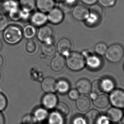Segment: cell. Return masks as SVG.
<instances>
[{"label": "cell", "mask_w": 124, "mask_h": 124, "mask_svg": "<svg viewBox=\"0 0 124 124\" xmlns=\"http://www.w3.org/2000/svg\"><path fill=\"white\" fill-rule=\"evenodd\" d=\"M3 37L6 43L10 45H15L18 43L23 39V31L18 26L9 25L3 30Z\"/></svg>", "instance_id": "1"}, {"label": "cell", "mask_w": 124, "mask_h": 124, "mask_svg": "<svg viewBox=\"0 0 124 124\" xmlns=\"http://www.w3.org/2000/svg\"><path fill=\"white\" fill-rule=\"evenodd\" d=\"M65 62L69 69L74 71L80 70L86 64L84 56L77 52L70 53L67 56Z\"/></svg>", "instance_id": "2"}, {"label": "cell", "mask_w": 124, "mask_h": 124, "mask_svg": "<svg viewBox=\"0 0 124 124\" xmlns=\"http://www.w3.org/2000/svg\"><path fill=\"white\" fill-rule=\"evenodd\" d=\"M89 17L86 19V23L89 26H93L99 23L103 15V9L100 5L94 4L89 8Z\"/></svg>", "instance_id": "3"}, {"label": "cell", "mask_w": 124, "mask_h": 124, "mask_svg": "<svg viewBox=\"0 0 124 124\" xmlns=\"http://www.w3.org/2000/svg\"><path fill=\"white\" fill-rule=\"evenodd\" d=\"M124 55L123 47L119 44H114L107 49L106 53V59L110 62L118 63L123 59Z\"/></svg>", "instance_id": "4"}, {"label": "cell", "mask_w": 124, "mask_h": 124, "mask_svg": "<svg viewBox=\"0 0 124 124\" xmlns=\"http://www.w3.org/2000/svg\"><path fill=\"white\" fill-rule=\"evenodd\" d=\"M82 55L85 59L86 64L89 69L95 70L101 67L102 61L97 55H93L90 52L86 51L82 52Z\"/></svg>", "instance_id": "5"}, {"label": "cell", "mask_w": 124, "mask_h": 124, "mask_svg": "<svg viewBox=\"0 0 124 124\" xmlns=\"http://www.w3.org/2000/svg\"><path fill=\"white\" fill-rule=\"evenodd\" d=\"M109 102L114 107L124 108V90L116 89L112 91L110 94Z\"/></svg>", "instance_id": "6"}, {"label": "cell", "mask_w": 124, "mask_h": 124, "mask_svg": "<svg viewBox=\"0 0 124 124\" xmlns=\"http://www.w3.org/2000/svg\"><path fill=\"white\" fill-rule=\"evenodd\" d=\"M37 38L42 42H52L53 36V31L48 25H43L40 27L37 32Z\"/></svg>", "instance_id": "7"}, {"label": "cell", "mask_w": 124, "mask_h": 124, "mask_svg": "<svg viewBox=\"0 0 124 124\" xmlns=\"http://www.w3.org/2000/svg\"><path fill=\"white\" fill-rule=\"evenodd\" d=\"M58 102V97L54 93H47L42 98V105L47 110L55 108Z\"/></svg>", "instance_id": "8"}, {"label": "cell", "mask_w": 124, "mask_h": 124, "mask_svg": "<svg viewBox=\"0 0 124 124\" xmlns=\"http://www.w3.org/2000/svg\"><path fill=\"white\" fill-rule=\"evenodd\" d=\"M48 20L51 23L57 25L61 23L63 20L64 13L58 8H54L48 12Z\"/></svg>", "instance_id": "9"}, {"label": "cell", "mask_w": 124, "mask_h": 124, "mask_svg": "<svg viewBox=\"0 0 124 124\" xmlns=\"http://www.w3.org/2000/svg\"><path fill=\"white\" fill-rule=\"evenodd\" d=\"M72 14L74 18L77 20H85L89 17V9L83 5H77L74 7Z\"/></svg>", "instance_id": "10"}, {"label": "cell", "mask_w": 124, "mask_h": 124, "mask_svg": "<svg viewBox=\"0 0 124 124\" xmlns=\"http://www.w3.org/2000/svg\"><path fill=\"white\" fill-rule=\"evenodd\" d=\"M71 48V43L68 38H63L61 39L57 42V50L60 54L66 56L70 53Z\"/></svg>", "instance_id": "11"}, {"label": "cell", "mask_w": 124, "mask_h": 124, "mask_svg": "<svg viewBox=\"0 0 124 124\" xmlns=\"http://www.w3.org/2000/svg\"><path fill=\"white\" fill-rule=\"evenodd\" d=\"M65 60L63 55L58 54L52 59L50 62V67L54 72H60L65 67Z\"/></svg>", "instance_id": "12"}, {"label": "cell", "mask_w": 124, "mask_h": 124, "mask_svg": "<svg viewBox=\"0 0 124 124\" xmlns=\"http://www.w3.org/2000/svg\"><path fill=\"white\" fill-rule=\"evenodd\" d=\"M47 21V15L40 11L34 13L31 17V23L35 27H41L45 25Z\"/></svg>", "instance_id": "13"}, {"label": "cell", "mask_w": 124, "mask_h": 124, "mask_svg": "<svg viewBox=\"0 0 124 124\" xmlns=\"http://www.w3.org/2000/svg\"><path fill=\"white\" fill-rule=\"evenodd\" d=\"M57 81L53 78L48 77L45 78L41 83L42 90L45 93H54L56 92Z\"/></svg>", "instance_id": "14"}, {"label": "cell", "mask_w": 124, "mask_h": 124, "mask_svg": "<svg viewBox=\"0 0 124 124\" xmlns=\"http://www.w3.org/2000/svg\"><path fill=\"white\" fill-rule=\"evenodd\" d=\"M36 5L40 12L45 13L54 8V0H37Z\"/></svg>", "instance_id": "15"}, {"label": "cell", "mask_w": 124, "mask_h": 124, "mask_svg": "<svg viewBox=\"0 0 124 124\" xmlns=\"http://www.w3.org/2000/svg\"><path fill=\"white\" fill-rule=\"evenodd\" d=\"M76 88L79 93L89 94L91 91V84L88 79L82 78L77 81L76 84Z\"/></svg>", "instance_id": "16"}, {"label": "cell", "mask_w": 124, "mask_h": 124, "mask_svg": "<svg viewBox=\"0 0 124 124\" xmlns=\"http://www.w3.org/2000/svg\"><path fill=\"white\" fill-rule=\"evenodd\" d=\"M100 118L99 111L96 109H92L86 114L85 122L86 124H98Z\"/></svg>", "instance_id": "17"}, {"label": "cell", "mask_w": 124, "mask_h": 124, "mask_svg": "<svg viewBox=\"0 0 124 124\" xmlns=\"http://www.w3.org/2000/svg\"><path fill=\"white\" fill-rule=\"evenodd\" d=\"M76 106L79 111L85 112L88 111L91 106V102L89 98L85 96L79 97L76 100Z\"/></svg>", "instance_id": "18"}, {"label": "cell", "mask_w": 124, "mask_h": 124, "mask_svg": "<svg viewBox=\"0 0 124 124\" xmlns=\"http://www.w3.org/2000/svg\"><path fill=\"white\" fill-rule=\"evenodd\" d=\"M107 116L109 119L114 122H118L123 117V111L119 108H111L107 110Z\"/></svg>", "instance_id": "19"}, {"label": "cell", "mask_w": 124, "mask_h": 124, "mask_svg": "<svg viewBox=\"0 0 124 124\" xmlns=\"http://www.w3.org/2000/svg\"><path fill=\"white\" fill-rule=\"evenodd\" d=\"M93 101L94 105L99 108H106L110 102L108 97L105 94L97 95Z\"/></svg>", "instance_id": "20"}, {"label": "cell", "mask_w": 124, "mask_h": 124, "mask_svg": "<svg viewBox=\"0 0 124 124\" xmlns=\"http://www.w3.org/2000/svg\"><path fill=\"white\" fill-rule=\"evenodd\" d=\"M42 53L45 55L52 57L55 55L56 47L53 41L44 42L41 46Z\"/></svg>", "instance_id": "21"}, {"label": "cell", "mask_w": 124, "mask_h": 124, "mask_svg": "<svg viewBox=\"0 0 124 124\" xmlns=\"http://www.w3.org/2000/svg\"><path fill=\"white\" fill-rule=\"evenodd\" d=\"M49 115L47 109L43 107L36 108L34 111L33 114L37 122H42L45 121L47 119Z\"/></svg>", "instance_id": "22"}, {"label": "cell", "mask_w": 124, "mask_h": 124, "mask_svg": "<svg viewBox=\"0 0 124 124\" xmlns=\"http://www.w3.org/2000/svg\"><path fill=\"white\" fill-rule=\"evenodd\" d=\"M101 86L102 92L111 93L114 90L115 84L112 79L106 78L101 80Z\"/></svg>", "instance_id": "23"}, {"label": "cell", "mask_w": 124, "mask_h": 124, "mask_svg": "<svg viewBox=\"0 0 124 124\" xmlns=\"http://www.w3.org/2000/svg\"><path fill=\"white\" fill-rule=\"evenodd\" d=\"M70 88V84L65 79L57 81L56 85V91L61 94H65L69 92Z\"/></svg>", "instance_id": "24"}, {"label": "cell", "mask_w": 124, "mask_h": 124, "mask_svg": "<svg viewBox=\"0 0 124 124\" xmlns=\"http://www.w3.org/2000/svg\"><path fill=\"white\" fill-rule=\"evenodd\" d=\"M19 4L23 11L30 12L35 8L36 1L35 0H20Z\"/></svg>", "instance_id": "25"}, {"label": "cell", "mask_w": 124, "mask_h": 124, "mask_svg": "<svg viewBox=\"0 0 124 124\" xmlns=\"http://www.w3.org/2000/svg\"><path fill=\"white\" fill-rule=\"evenodd\" d=\"M48 124H64L63 117L56 111L49 114L47 118Z\"/></svg>", "instance_id": "26"}, {"label": "cell", "mask_w": 124, "mask_h": 124, "mask_svg": "<svg viewBox=\"0 0 124 124\" xmlns=\"http://www.w3.org/2000/svg\"><path fill=\"white\" fill-rule=\"evenodd\" d=\"M23 31V37L26 39H31L35 37L37 34V30L35 26L28 25L24 27Z\"/></svg>", "instance_id": "27"}, {"label": "cell", "mask_w": 124, "mask_h": 124, "mask_svg": "<svg viewBox=\"0 0 124 124\" xmlns=\"http://www.w3.org/2000/svg\"><path fill=\"white\" fill-rule=\"evenodd\" d=\"M10 19L15 21H19L23 19L24 12L19 7L12 8L9 12Z\"/></svg>", "instance_id": "28"}, {"label": "cell", "mask_w": 124, "mask_h": 124, "mask_svg": "<svg viewBox=\"0 0 124 124\" xmlns=\"http://www.w3.org/2000/svg\"><path fill=\"white\" fill-rule=\"evenodd\" d=\"M55 109L56 111L63 117L67 116L70 112L69 106L64 102H58Z\"/></svg>", "instance_id": "29"}, {"label": "cell", "mask_w": 124, "mask_h": 124, "mask_svg": "<svg viewBox=\"0 0 124 124\" xmlns=\"http://www.w3.org/2000/svg\"><path fill=\"white\" fill-rule=\"evenodd\" d=\"M36 42L32 39H29L26 42L25 45L26 51L29 54H35L37 50Z\"/></svg>", "instance_id": "30"}, {"label": "cell", "mask_w": 124, "mask_h": 124, "mask_svg": "<svg viewBox=\"0 0 124 124\" xmlns=\"http://www.w3.org/2000/svg\"><path fill=\"white\" fill-rule=\"evenodd\" d=\"M74 5V4L67 0H63L61 2L59 7L63 13H68L71 10Z\"/></svg>", "instance_id": "31"}, {"label": "cell", "mask_w": 124, "mask_h": 124, "mask_svg": "<svg viewBox=\"0 0 124 124\" xmlns=\"http://www.w3.org/2000/svg\"><path fill=\"white\" fill-rule=\"evenodd\" d=\"M3 7L6 12H9L10 10L15 7H18V3L14 0H6Z\"/></svg>", "instance_id": "32"}, {"label": "cell", "mask_w": 124, "mask_h": 124, "mask_svg": "<svg viewBox=\"0 0 124 124\" xmlns=\"http://www.w3.org/2000/svg\"><path fill=\"white\" fill-rule=\"evenodd\" d=\"M107 49V46L106 44L104 43L100 42L96 45L95 50L98 55H102L106 54Z\"/></svg>", "instance_id": "33"}, {"label": "cell", "mask_w": 124, "mask_h": 124, "mask_svg": "<svg viewBox=\"0 0 124 124\" xmlns=\"http://www.w3.org/2000/svg\"><path fill=\"white\" fill-rule=\"evenodd\" d=\"M91 91L93 93L97 94L102 92L101 86V80H97L94 81L91 84Z\"/></svg>", "instance_id": "34"}, {"label": "cell", "mask_w": 124, "mask_h": 124, "mask_svg": "<svg viewBox=\"0 0 124 124\" xmlns=\"http://www.w3.org/2000/svg\"><path fill=\"white\" fill-rule=\"evenodd\" d=\"M36 119L32 114H27L22 119L23 124H37Z\"/></svg>", "instance_id": "35"}, {"label": "cell", "mask_w": 124, "mask_h": 124, "mask_svg": "<svg viewBox=\"0 0 124 124\" xmlns=\"http://www.w3.org/2000/svg\"><path fill=\"white\" fill-rule=\"evenodd\" d=\"M9 24L8 19L5 15H0V31H3Z\"/></svg>", "instance_id": "36"}, {"label": "cell", "mask_w": 124, "mask_h": 124, "mask_svg": "<svg viewBox=\"0 0 124 124\" xmlns=\"http://www.w3.org/2000/svg\"><path fill=\"white\" fill-rule=\"evenodd\" d=\"M7 100L6 96L0 92V111H3L7 107Z\"/></svg>", "instance_id": "37"}, {"label": "cell", "mask_w": 124, "mask_h": 124, "mask_svg": "<svg viewBox=\"0 0 124 124\" xmlns=\"http://www.w3.org/2000/svg\"><path fill=\"white\" fill-rule=\"evenodd\" d=\"M101 6L107 8L114 6L116 3V0H98Z\"/></svg>", "instance_id": "38"}, {"label": "cell", "mask_w": 124, "mask_h": 124, "mask_svg": "<svg viewBox=\"0 0 124 124\" xmlns=\"http://www.w3.org/2000/svg\"><path fill=\"white\" fill-rule=\"evenodd\" d=\"M68 93L69 97L72 100H77L80 97L79 92L75 89H71Z\"/></svg>", "instance_id": "39"}, {"label": "cell", "mask_w": 124, "mask_h": 124, "mask_svg": "<svg viewBox=\"0 0 124 124\" xmlns=\"http://www.w3.org/2000/svg\"><path fill=\"white\" fill-rule=\"evenodd\" d=\"M85 4L92 5L96 3L98 0H81Z\"/></svg>", "instance_id": "40"}, {"label": "cell", "mask_w": 124, "mask_h": 124, "mask_svg": "<svg viewBox=\"0 0 124 124\" xmlns=\"http://www.w3.org/2000/svg\"><path fill=\"white\" fill-rule=\"evenodd\" d=\"M83 119L80 117L76 118L74 119L73 121V124H83Z\"/></svg>", "instance_id": "41"}, {"label": "cell", "mask_w": 124, "mask_h": 124, "mask_svg": "<svg viewBox=\"0 0 124 124\" xmlns=\"http://www.w3.org/2000/svg\"><path fill=\"white\" fill-rule=\"evenodd\" d=\"M5 124V119L3 114L0 111V124Z\"/></svg>", "instance_id": "42"}, {"label": "cell", "mask_w": 124, "mask_h": 124, "mask_svg": "<svg viewBox=\"0 0 124 124\" xmlns=\"http://www.w3.org/2000/svg\"><path fill=\"white\" fill-rule=\"evenodd\" d=\"M4 63V59L3 57L0 55V69L2 67Z\"/></svg>", "instance_id": "43"}, {"label": "cell", "mask_w": 124, "mask_h": 124, "mask_svg": "<svg viewBox=\"0 0 124 124\" xmlns=\"http://www.w3.org/2000/svg\"><path fill=\"white\" fill-rule=\"evenodd\" d=\"M121 122L122 124H124V116L122 118L121 120Z\"/></svg>", "instance_id": "44"}, {"label": "cell", "mask_w": 124, "mask_h": 124, "mask_svg": "<svg viewBox=\"0 0 124 124\" xmlns=\"http://www.w3.org/2000/svg\"><path fill=\"white\" fill-rule=\"evenodd\" d=\"M2 47V42L1 41L0 39V50H1Z\"/></svg>", "instance_id": "45"}, {"label": "cell", "mask_w": 124, "mask_h": 124, "mask_svg": "<svg viewBox=\"0 0 124 124\" xmlns=\"http://www.w3.org/2000/svg\"><path fill=\"white\" fill-rule=\"evenodd\" d=\"M1 78H2L1 74V73H0V80H1Z\"/></svg>", "instance_id": "46"}, {"label": "cell", "mask_w": 124, "mask_h": 124, "mask_svg": "<svg viewBox=\"0 0 124 124\" xmlns=\"http://www.w3.org/2000/svg\"><path fill=\"white\" fill-rule=\"evenodd\" d=\"M56 1H62L63 0H55Z\"/></svg>", "instance_id": "47"}, {"label": "cell", "mask_w": 124, "mask_h": 124, "mask_svg": "<svg viewBox=\"0 0 124 124\" xmlns=\"http://www.w3.org/2000/svg\"><path fill=\"white\" fill-rule=\"evenodd\" d=\"M2 0V1H5L6 0Z\"/></svg>", "instance_id": "48"}, {"label": "cell", "mask_w": 124, "mask_h": 124, "mask_svg": "<svg viewBox=\"0 0 124 124\" xmlns=\"http://www.w3.org/2000/svg\"></svg>", "instance_id": "49"}, {"label": "cell", "mask_w": 124, "mask_h": 124, "mask_svg": "<svg viewBox=\"0 0 124 124\" xmlns=\"http://www.w3.org/2000/svg\"></svg>", "instance_id": "50"}]
</instances>
